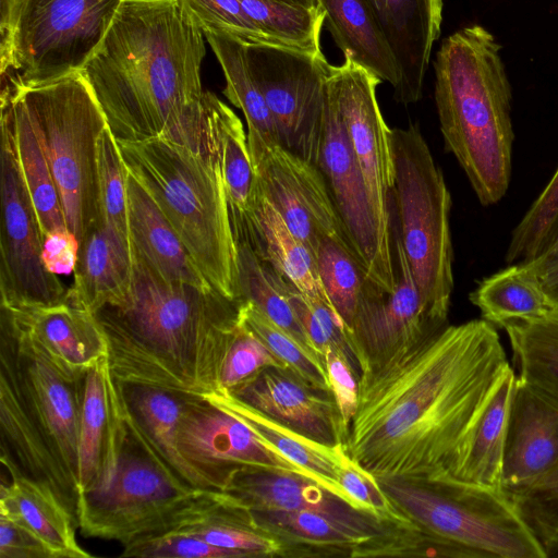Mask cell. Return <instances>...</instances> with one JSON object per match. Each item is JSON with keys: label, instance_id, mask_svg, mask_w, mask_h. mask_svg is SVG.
<instances>
[{"label": "cell", "instance_id": "6da1fadb", "mask_svg": "<svg viewBox=\"0 0 558 558\" xmlns=\"http://www.w3.org/2000/svg\"><path fill=\"white\" fill-rule=\"evenodd\" d=\"M510 368L494 325H447L386 367L359 376L348 454L376 478L457 480L475 423Z\"/></svg>", "mask_w": 558, "mask_h": 558}, {"label": "cell", "instance_id": "7a4b0ae2", "mask_svg": "<svg viewBox=\"0 0 558 558\" xmlns=\"http://www.w3.org/2000/svg\"><path fill=\"white\" fill-rule=\"evenodd\" d=\"M205 35L181 0H123L81 70L118 141L165 137L209 156Z\"/></svg>", "mask_w": 558, "mask_h": 558}, {"label": "cell", "instance_id": "3957f363", "mask_svg": "<svg viewBox=\"0 0 558 558\" xmlns=\"http://www.w3.org/2000/svg\"><path fill=\"white\" fill-rule=\"evenodd\" d=\"M244 300L169 281L133 255L126 295L94 315L116 379L207 396L220 391Z\"/></svg>", "mask_w": 558, "mask_h": 558}, {"label": "cell", "instance_id": "277c9868", "mask_svg": "<svg viewBox=\"0 0 558 558\" xmlns=\"http://www.w3.org/2000/svg\"><path fill=\"white\" fill-rule=\"evenodd\" d=\"M501 46L483 26L444 39L434 62L435 100L445 147L483 206L498 203L511 178V86Z\"/></svg>", "mask_w": 558, "mask_h": 558}, {"label": "cell", "instance_id": "5b68a950", "mask_svg": "<svg viewBox=\"0 0 558 558\" xmlns=\"http://www.w3.org/2000/svg\"><path fill=\"white\" fill-rule=\"evenodd\" d=\"M117 142L128 171L150 194L207 282L240 298L238 245L215 153L204 156L165 137Z\"/></svg>", "mask_w": 558, "mask_h": 558}, {"label": "cell", "instance_id": "8992f818", "mask_svg": "<svg viewBox=\"0 0 558 558\" xmlns=\"http://www.w3.org/2000/svg\"><path fill=\"white\" fill-rule=\"evenodd\" d=\"M395 166L392 210L425 310L447 326L453 290L450 232L451 196L440 168L416 124L391 130Z\"/></svg>", "mask_w": 558, "mask_h": 558}, {"label": "cell", "instance_id": "52a82bcc", "mask_svg": "<svg viewBox=\"0 0 558 558\" xmlns=\"http://www.w3.org/2000/svg\"><path fill=\"white\" fill-rule=\"evenodd\" d=\"M123 0H14L0 10L1 94L81 72Z\"/></svg>", "mask_w": 558, "mask_h": 558}, {"label": "cell", "instance_id": "ba28073f", "mask_svg": "<svg viewBox=\"0 0 558 558\" xmlns=\"http://www.w3.org/2000/svg\"><path fill=\"white\" fill-rule=\"evenodd\" d=\"M23 100L44 147L69 230L78 242L97 222L98 141L107 119L81 74L22 87Z\"/></svg>", "mask_w": 558, "mask_h": 558}, {"label": "cell", "instance_id": "9c48e42d", "mask_svg": "<svg viewBox=\"0 0 558 558\" xmlns=\"http://www.w3.org/2000/svg\"><path fill=\"white\" fill-rule=\"evenodd\" d=\"M376 480L401 512L456 545L466 558H547L542 543L502 489L457 480L433 485Z\"/></svg>", "mask_w": 558, "mask_h": 558}, {"label": "cell", "instance_id": "30bf717a", "mask_svg": "<svg viewBox=\"0 0 558 558\" xmlns=\"http://www.w3.org/2000/svg\"><path fill=\"white\" fill-rule=\"evenodd\" d=\"M223 498L221 492L190 489L173 480L129 430L110 486L80 495L77 527L85 536L125 546L178 531Z\"/></svg>", "mask_w": 558, "mask_h": 558}, {"label": "cell", "instance_id": "8fae6325", "mask_svg": "<svg viewBox=\"0 0 558 558\" xmlns=\"http://www.w3.org/2000/svg\"><path fill=\"white\" fill-rule=\"evenodd\" d=\"M0 383L78 489V440L86 375L62 371L0 306ZM80 492V489H78Z\"/></svg>", "mask_w": 558, "mask_h": 558}, {"label": "cell", "instance_id": "7c38bea8", "mask_svg": "<svg viewBox=\"0 0 558 558\" xmlns=\"http://www.w3.org/2000/svg\"><path fill=\"white\" fill-rule=\"evenodd\" d=\"M244 45L250 70L271 113L278 143L317 165L333 65L323 52L268 43Z\"/></svg>", "mask_w": 558, "mask_h": 558}, {"label": "cell", "instance_id": "4fadbf2b", "mask_svg": "<svg viewBox=\"0 0 558 558\" xmlns=\"http://www.w3.org/2000/svg\"><path fill=\"white\" fill-rule=\"evenodd\" d=\"M1 305L10 308L51 306L68 299L59 277L43 263V234L16 154L9 114L1 110Z\"/></svg>", "mask_w": 558, "mask_h": 558}, {"label": "cell", "instance_id": "5bb4252c", "mask_svg": "<svg viewBox=\"0 0 558 558\" xmlns=\"http://www.w3.org/2000/svg\"><path fill=\"white\" fill-rule=\"evenodd\" d=\"M178 436L182 456L211 490L222 493L242 469L291 472L319 484L313 474L205 396L187 395Z\"/></svg>", "mask_w": 558, "mask_h": 558}, {"label": "cell", "instance_id": "9a60e30c", "mask_svg": "<svg viewBox=\"0 0 558 558\" xmlns=\"http://www.w3.org/2000/svg\"><path fill=\"white\" fill-rule=\"evenodd\" d=\"M317 166L324 174L347 242L361 267L379 289L396 286L393 247L379 232L364 179L328 82Z\"/></svg>", "mask_w": 558, "mask_h": 558}, {"label": "cell", "instance_id": "2e32d148", "mask_svg": "<svg viewBox=\"0 0 558 558\" xmlns=\"http://www.w3.org/2000/svg\"><path fill=\"white\" fill-rule=\"evenodd\" d=\"M392 229L396 286L391 293L375 288L360 304L345 330L359 376L386 367L445 327L428 316L400 239Z\"/></svg>", "mask_w": 558, "mask_h": 558}, {"label": "cell", "instance_id": "e0dca14e", "mask_svg": "<svg viewBox=\"0 0 558 558\" xmlns=\"http://www.w3.org/2000/svg\"><path fill=\"white\" fill-rule=\"evenodd\" d=\"M247 144L256 187L313 256L324 238L348 244L319 167L255 132Z\"/></svg>", "mask_w": 558, "mask_h": 558}, {"label": "cell", "instance_id": "ac0fdd59", "mask_svg": "<svg viewBox=\"0 0 558 558\" xmlns=\"http://www.w3.org/2000/svg\"><path fill=\"white\" fill-rule=\"evenodd\" d=\"M381 82L349 58L332 66L329 87L339 110L384 242L392 246L391 205L395 166L391 130L376 97Z\"/></svg>", "mask_w": 558, "mask_h": 558}, {"label": "cell", "instance_id": "d6986e66", "mask_svg": "<svg viewBox=\"0 0 558 558\" xmlns=\"http://www.w3.org/2000/svg\"><path fill=\"white\" fill-rule=\"evenodd\" d=\"M230 395L312 440L347 448L349 427L332 391L307 384L290 369L267 367Z\"/></svg>", "mask_w": 558, "mask_h": 558}, {"label": "cell", "instance_id": "ffe728a7", "mask_svg": "<svg viewBox=\"0 0 558 558\" xmlns=\"http://www.w3.org/2000/svg\"><path fill=\"white\" fill-rule=\"evenodd\" d=\"M558 469V401L517 376L507 425L501 489L512 495Z\"/></svg>", "mask_w": 558, "mask_h": 558}, {"label": "cell", "instance_id": "44dd1931", "mask_svg": "<svg viewBox=\"0 0 558 558\" xmlns=\"http://www.w3.org/2000/svg\"><path fill=\"white\" fill-rule=\"evenodd\" d=\"M128 434L120 391L106 355L85 380L78 440L80 495L110 486Z\"/></svg>", "mask_w": 558, "mask_h": 558}, {"label": "cell", "instance_id": "7402d4cb", "mask_svg": "<svg viewBox=\"0 0 558 558\" xmlns=\"http://www.w3.org/2000/svg\"><path fill=\"white\" fill-rule=\"evenodd\" d=\"M250 512L256 529L281 542L282 557H352L356 545L385 534L392 524L375 515L347 518L315 510Z\"/></svg>", "mask_w": 558, "mask_h": 558}, {"label": "cell", "instance_id": "603a6c76", "mask_svg": "<svg viewBox=\"0 0 558 558\" xmlns=\"http://www.w3.org/2000/svg\"><path fill=\"white\" fill-rule=\"evenodd\" d=\"M125 422L150 457L173 480L190 489H209L179 447V422L189 393L118 379Z\"/></svg>", "mask_w": 558, "mask_h": 558}, {"label": "cell", "instance_id": "cb8c5ba5", "mask_svg": "<svg viewBox=\"0 0 558 558\" xmlns=\"http://www.w3.org/2000/svg\"><path fill=\"white\" fill-rule=\"evenodd\" d=\"M401 72L393 92L403 105L416 102L440 34L442 0H367Z\"/></svg>", "mask_w": 558, "mask_h": 558}, {"label": "cell", "instance_id": "d4e9b609", "mask_svg": "<svg viewBox=\"0 0 558 558\" xmlns=\"http://www.w3.org/2000/svg\"><path fill=\"white\" fill-rule=\"evenodd\" d=\"M7 308L47 356L68 374L86 375L108 355L107 340L94 313L68 300L51 306Z\"/></svg>", "mask_w": 558, "mask_h": 558}, {"label": "cell", "instance_id": "484cf974", "mask_svg": "<svg viewBox=\"0 0 558 558\" xmlns=\"http://www.w3.org/2000/svg\"><path fill=\"white\" fill-rule=\"evenodd\" d=\"M231 220L235 240L247 242L262 259L270 264L302 294L319 300L332 308L313 254L292 233L279 211L256 185L248 211L240 217H232Z\"/></svg>", "mask_w": 558, "mask_h": 558}, {"label": "cell", "instance_id": "4316f807", "mask_svg": "<svg viewBox=\"0 0 558 558\" xmlns=\"http://www.w3.org/2000/svg\"><path fill=\"white\" fill-rule=\"evenodd\" d=\"M126 190L133 255L166 280L213 288L150 194L129 171Z\"/></svg>", "mask_w": 558, "mask_h": 558}, {"label": "cell", "instance_id": "83f0119b", "mask_svg": "<svg viewBox=\"0 0 558 558\" xmlns=\"http://www.w3.org/2000/svg\"><path fill=\"white\" fill-rule=\"evenodd\" d=\"M73 274L68 301L92 313L119 302L132 282L131 242L97 220L80 243Z\"/></svg>", "mask_w": 558, "mask_h": 558}, {"label": "cell", "instance_id": "f1b7e54d", "mask_svg": "<svg viewBox=\"0 0 558 558\" xmlns=\"http://www.w3.org/2000/svg\"><path fill=\"white\" fill-rule=\"evenodd\" d=\"M1 463L11 481L0 489V514L38 536L56 558H89L77 543V524L50 487L23 475L5 456Z\"/></svg>", "mask_w": 558, "mask_h": 558}, {"label": "cell", "instance_id": "f546056e", "mask_svg": "<svg viewBox=\"0 0 558 558\" xmlns=\"http://www.w3.org/2000/svg\"><path fill=\"white\" fill-rule=\"evenodd\" d=\"M250 510H315L347 518L373 513L357 509L302 475L267 469H242L222 492Z\"/></svg>", "mask_w": 558, "mask_h": 558}, {"label": "cell", "instance_id": "4dcf8cb0", "mask_svg": "<svg viewBox=\"0 0 558 558\" xmlns=\"http://www.w3.org/2000/svg\"><path fill=\"white\" fill-rule=\"evenodd\" d=\"M205 397L239 417L290 461L313 474L325 489L353 507L364 510L339 483L340 468L349 458L345 446L330 447L312 440L262 414L230 393L215 392Z\"/></svg>", "mask_w": 558, "mask_h": 558}, {"label": "cell", "instance_id": "1f68e13d", "mask_svg": "<svg viewBox=\"0 0 558 558\" xmlns=\"http://www.w3.org/2000/svg\"><path fill=\"white\" fill-rule=\"evenodd\" d=\"M327 28L344 58L396 90L401 72L367 0H318Z\"/></svg>", "mask_w": 558, "mask_h": 558}, {"label": "cell", "instance_id": "d6a6232c", "mask_svg": "<svg viewBox=\"0 0 558 558\" xmlns=\"http://www.w3.org/2000/svg\"><path fill=\"white\" fill-rule=\"evenodd\" d=\"M11 120L20 169L37 214L43 238L70 231L44 147L27 109L16 93L0 96Z\"/></svg>", "mask_w": 558, "mask_h": 558}, {"label": "cell", "instance_id": "836d02e7", "mask_svg": "<svg viewBox=\"0 0 558 558\" xmlns=\"http://www.w3.org/2000/svg\"><path fill=\"white\" fill-rule=\"evenodd\" d=\"M204 99L209 136L221 169L231 218L240 217L248 211L256 185L247 133L239 117L215 94L205 90Z\"/></svg>", "mask_w": 558, "mask_h": 558}, {"label": "cell", "instance_id": "e575fe53", "mask_svg": "<svg viewBox=\"0 0 558 558\" xmlns=\"http://www.w3.org/2000/svg\"><path fill=\"white\" fill-rule=\"evenodd\" d=\"M515 379L510 368L487 400L471 433L458 481L501 489L504 450Z\"/></svg>", "mask_w": 558, "mask_h": 558}, {"label": "cell", "instance_id": "d590c367", "mask_svg": "<svg viewBox=\"0 0 558 558\" xmlns=\"http://www.w3.org/2000/svg\"><path fill=\"white\" fill-rule=\"evenodd\" d=\"M470 301L492 325L518 318H537L558 308L539 276L526 263H517L483 279Z\"/></svg>", "mask_w": 558, "mask_h": 558}, {"label": "cell", "instance_id": "8d00e7d4", "mask_svg": "<svg viewBox=\"0 0 558 558\" xmlns=\"http://www.w3.org/2000/svg\"><path fill=\"white\" fill-rule=\"evenodd\" d=\"M236 245L240 298L254 304L326 367L290 303L289 281L262 259L247 242L236 240Z\"/></svg>", "mask_w": 558, "mask_h": 558}, {"label": "cell", "instance_id": "74e56055", "mask_svg": "<svg viewBox=\"0 0 558 558\" xmlns=\"http://www.w3.org/2000/svg\"><path fill=\"white\" fill-rule=\"evenodd\" d=\"M500 327L508 333L518 377L558 401V308Z\"/></svg>", "mask_w": 558, "mask_h": 558}, {"label": "cell", "instance_id": "f35d334b", "mask_svg": "<svg viewBox=\"0 0 558 558\" xmlns=\"http://www.w3.org/2000/svg\"><path fill=\"white\" fill-rule=\"evenodd\" d=\"M225 75V96L244 114L247 132L278 143L265 97L254 78L242 40L221 32H204Z\"/></svg>", "mask_w": 558, "mask_h": 558}, {"label": "cell", "instance_id": "ab89813d", "mask_svg": "<svg viewBox=\"0 0 558 558\" xmlns=\"http://www.w3.org/2000/svg\"><path fill=\"white\" fill-rule=\"evenodd\" d=\"M173 532L194 536L218 547L245 551L251 557H282L281 542L256 529L250 510L227 494L204 517Z\"/></svg>", "mask_w": 558, "mask_h": 558}, {"label": "cell", "instance_id": "60d3db41", "mask_svg": "<svg viewBox=\"0 0 558 558\" xmlns=\"http://www.w3.org/2000/svg\"><path fill=\"white\" fill-rule=\"evenodd\" d=\"M314 259L323 287L345 332L362 301L378 287L371 281L344 242L322 239Z\"/></svg>", "mask_w": 558, "mask_h": 558}, {"label": "cell", "instance_id": "b9f144b4", "mask_svg": "<svg viewBox=\"0 0 558 558\" xmlns=\"http://www.w3.org/2000/svg\"><path fill=\"white\" fill-rule=\"evenodd\" d=\"M255 25L275 45L320 53L325 13L278 0H240Z\"/></svg>", "mask_w": 558, "mask_h": 558}, {"label": "cell", "instance_id": "7bdbcfd3", "mask_svg": "<svg viewBox=\"0 0 558 558\" xmlns=\"http://www.w3.org/2000/svg\"><path fill=\"white\" fill-rule=\"evenodd\" d=\"M126 180L128 170L118 142L107 126L98 141V221L131 242Z\"/></svg>", "mask_w": 558, "mask_h": 558}, {"label": "cell", "instance_id": "ee69618b", "mask_svg": "<svg viewBox=\"0 0 558 558\" xmlns=\"http://www.w3.org/2000/svg\"><path fill=\"white\" fill-rule=\"evenodd\" d=\"M243 323L298 377L316 388L331 390L326 367L246 300Z\"/></svg>", "mask_w": 558, "mask_h": 558}, {"label": "cell", "instance_id": "f6af8a7d", "mask_svg": "<svg viewBox=\"0 0 558 558\" xmlns=\"http://www.w3.org/2000/svg\"><path fill=\"white\" fill-rule=\"evenodd\" d=\"M558 222V168L543 192L513 229L505 255L510 264L535 259Z\"/></svg>", "mask_w": 558, "mask_h": 558}, {"label": "cell", "instance_id": "bcb514c9", "mask_svg": "<svg viewBox=\"0 0 558 558\" xmlns=\"http://www.w3.org/2000/svg\"><path fill=\"white\" fill-rule=\"evenodd\" d=\"M271 366L288 369L242 322L223 362L219 392L232 393Z\"/></svg>", "mask_w": 558, "mask_h": 558}, {"label": "cell", "instance_id": "7dc6e473", "mask_svg": "<svg viewBox=\"0 0 558 558\" xmlns=\"http://www.w3.org/2000/svg\"><path fill=\"white\" fill-rule=\"evenodd\" d=\"M181 2L203 33L221 32L247 44H272L246 14L240 0H181Z\"/></svg>", "mask_w": 558, "mask_h": 558}, {"label": "cell", "instance_id": "c3c4849f", "mask_svg": "<svg viewBox=\"0 0 558 558\" xmlns=\"http://www.w3.org/2000/svg\"><path fill=\"white\" fill-rule=\"evenodd\" d=\"M508 496L544 549L558 537V469L525 489Z\"/></svg>", "mask_w": 558, "mask_h": 558}, {"label": "cell", "instance_id": "681fc988", "mask_svg": "<svg viewBox=\"0 0 558 558\" xmlns=\"http://www.w3.org/2000/svg\"><path fill=\"white\" fill-rule=\"evenodd\" d=\"M122 557L140 558H243L247 553L211 545L203 539L180 533L145 537L124 546Z\"/></svg>", "mask_w": 558, "mask_h": 558}, {"label": "cell", "instance_id": "f907efd6", "mask_svg": "<svg viewBox=\"0 0 558 558\" xmlns=\"http://www.w3.org/2000/svg\"><path fill=\"white\" fill-rule=\"evenodd\" d=\"M339 483L362 509L380 520L387 523H408L412 521L393 505L377 480L357 465L350 456L340 468Z\"/></svg>", "mask_w": 558, "mask_h": 558}, {"label": "cell", "instance_id": "816d5d0a", "mask_svg": "<svg viewBox=\"0 0 558 558\" xmlns=\"http://www.w3.org/2000/svg\"><path fill=\"white\" fill-rule=\"evenodd\" d=\"M325 365L331 391L343 421L350 428L359 401V373L350 359L333 348L327 350Z\"/></svg>", "mask_w": 558, "mask_h": 558}, {"label": "cell", "instance_id": "f5cc1de1", "mask_svg": "<svg viewBox=\"0 0 558 558\" xmlns=\"http://www.w3.org/2000/svg\"><path fill=\"white\" fill-rule=\"evenodd\" d=\"M0 558H56L33 532L0 514Z\"/></svg>", "mask_w": 558, "mask_h": 558}, {"label": "cell", "instance_id": "db71d44e", "mask_svg": "<svg viewBox=\"0 0 558 558\" xmlns=\"http://www.w3.org/2000/svg\"><path fill=\"white\" fill-rule=\"evenodd\" d=\"M80 242L71 231L54 232L43 238L41 258L51 274L70 275L77 262Z\"/></svg>", "mask_w": 558, "mask_h": 558}, {"label": "cell", "instance_id": "11a10c76", "mask_svg": "<svg viewBox=\"0 0 558 558\" xmlns=\"http://www.w3.org/2000/svg\"><path fill=\"white\" fill-rule=\"evenodd\" d=\"M526 264L537 274L558 265V222L539 255Z\"/></svg>", "mask_w": 558, "mask_h": 558}, {"label": "cell", "instance_id": "9f6ffc18", "mask_svg": "<svg viewBox=\"0 0 558 558\" xmlns=\"http://www.w3.org/2000/svg\"><path fill=\"white\" fill-rule=\"evenodd\" d=\"M537 275L545 292L558 307V265Z\"/></svg>", "mask_w": 558, "mask_h": 558}, {"label": "cell", "instance_id": "6f0895ef", "mask_svg": "<svg viewBox=\"0 0 558 558\" xmlns=\"http://www.w3.org/2000/svg\"><path fill=\"white\" fill-rule=\"evenodd\" d=\"M290 4L300 5L306 9L320 10L318 0H278Z\"/></svg>", "mask_w": 558, "mask_h": 558}, {"label": "cell", "instance_id": "680465c9", "mask_svg": "<svg viewBox=\"0 0 558 558\" xmlns=\"http://www.w3.org/2000/svg\"><path fill=\"white\" fill-rule=\"evenodd\" d=\"M547 558H558V537L545 546Z\"/></svg>", "mask_w": 558, "mask_h": 558}, {"label": "cell", "instance_id": "91938a15", "mask_svg": "<svg viewBox=\"0 0 558 558\" xmlns=\"http://www.w3.org/2000/svg\"><path fill=\"white\" fill-rule=\"evenodd\" d=\"M14 0H0V10L8 8Z\"/></svg>", "mask_w": 558, "mask_h": 558}]
</instances>
